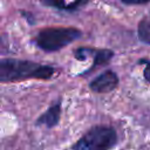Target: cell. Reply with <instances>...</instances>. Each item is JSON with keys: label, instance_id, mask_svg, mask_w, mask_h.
<instances>
[{"label": "cell", "instance_id": "cell-1", "mask_svg": "<svg viewBox=\"0 0 150 150\" xmlns=\"http://www.w3.org/2000/svg\"><path fill=\"white\" fill-rule=\"evenodd\" d=\"M55 73L50 66H43L33 61L4 59L0 61V81L12 82L22 81L26 79L48 80Z\"/></svg>", "mask_w": 150, "mask_h": 150}, {"label": "cell", "instance_id": "cell-2", "mask_svg": "<svg viewBox=\"0 0 150 150\" xmlns=\"http://www.w3.org/2000/svg\"><path fill=\"white\" fill-rule=\"evenodd\" d=\"M81 36V32L73 27H53L40 30L34 39L35 45L45 52H56Z\"/></svg>", "mask_w": 150, "mask_h": 150}, {"label": "cell", "instance_id": "cell-3", "mask_svg": "<svg viewBox=\"0 0 150 150\" xmlns=\"http://www.w3.org/2000/svg\"><path fill=\"white\" fill-rule=\"evenodd\" d=\"M117 143L114 128L97 125L87 131L74 145L73 150H109Z\"/></svg>", "mask_w": 150, "mask_h": 150}, {"label": "cell", "instance_id": "cell-4", "mask_svg": "<svg viewBox=\"0 0 150 150\" xmlns=\"http://www.w3.org/2000/svg\"><path fill=\"white\" fill-rule=\"evenodd\" d=\"M118 84V77L112 70H107L96 76L90 83L89 88L95 93H109Z\"/></svg>", "mask_w": 150, "mask_h": 150}, {"label": "cell", "instance_id": "cell-5", "mask_svg": "<svg viewBox=\"0 0 150 150\" xmlns=\"http://www.w3.org/2000/svg\"><path fill=\"white\" fill-rule=\"evenodd\" d=\"M61 115V103H54L46 112H43L36 121L38 125H46L47 128H53L59 123Z\"/></svg>", "mask_w": 150, "mask_h": 150}, {"label": "cell", "instance_id": "cell-6", "mask_svg": "<svg viewBox=\"0 0 150 150\" xmlns=\"http://www.w3.org/2000/svg\"><path fill=\"white\" fill-rule=\"evenodd\" d=\"M91 54L94 56V62H93V66L88 69V73L100 66L107 64L110 61V59L114 56V52L109 49H93Z\"/></svg>", "mask_w": 150, "mask_h": 150}, {"label": "cell", "instance_id": "cell-7", "mask_svg": "<svg viewBox=\"0 0 150 150\" xmlns=\"http://www.w3.org/2000/svg\"><path fill=\"white\" fill-rule=\"evenodd\" d=\"M138 38L142 42L150 45V13H148L138 23Z\"/></svg>", "mask_w": 150, "mask_h": 150}, {"label": "cell", "instance_id": "cell-8", "mask_svg": "<svg viewBox=\"0 0 150 150\" xmlns=\"http://www.w3.org/2000/svg\"><path fill=\"white\" fill-rule=\"evenodd\" d=\"M45 6L53 7L56 9H70L68 5H66L64 0H40Z\"/></svg>", "mask_w": 150, "mask_h": 150}, {"label": "cell", "instance_id": "cell-9", "mask_svg": "<svg viewBox=\"0 0 150 150\" xmlns=\"http://www.w3.org/2000/svg\"><path fill=\"white\" fill-rule=\"evenodd\" d=\"M121 1L127 5H143V4L150 2V0H121Z\"/></svg>", "mask_w": 150, "mask_h": 150}, {"label": "cell", "instance_id": "cell-10", "mask_svg": "<svg viewBox=\"0 0 150 150\" xmlns=\"http://www.w3.org/2000/svg\"><path fill=\"white\" fill-rule=\"evenodd\" d=\"M143 75H144L145 80L150 83V61H146V62H145V68H144Z\"/></svg>", "mask_w": 150, "mask_h": 150}]
</instances>
